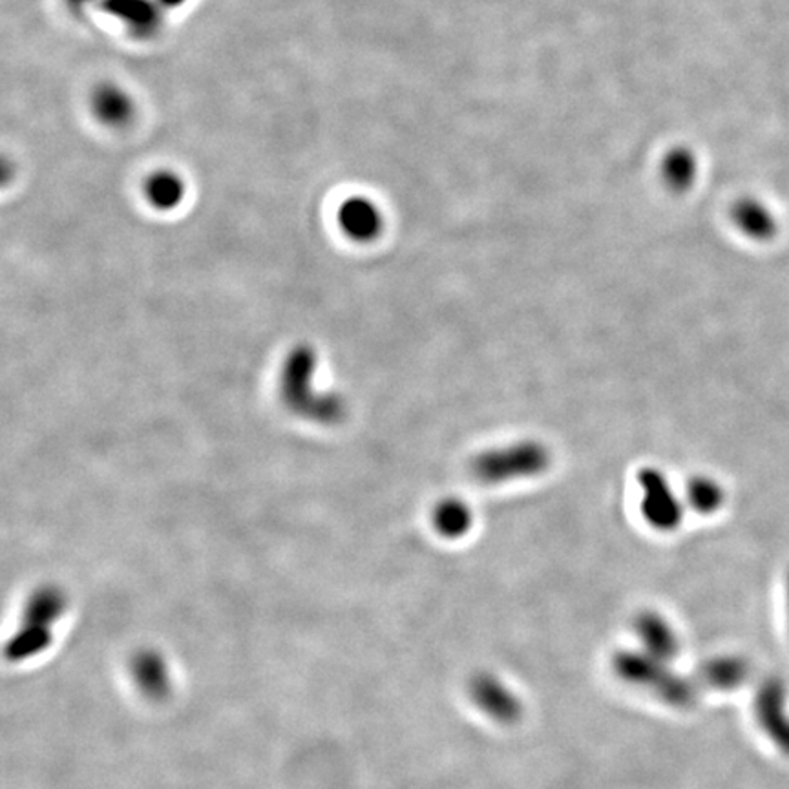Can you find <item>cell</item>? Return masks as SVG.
Listing matches in <instances>:
<instances>
[{"instance_id":"1","label":"cell","mask_w":789,"mask_h":789,"mask_svg":"<svg viewBox=\"0 0 789 789\" xmlns=\"http://www.w3.org/2000/svg\"><path fill=\"white\" fill-rule=\"evenodd\" d=\"M317 353L309 345H298L284 362L279 377V395L295 415L317 424H336L345 415L344 400L334 393H317L312 378Z\"/></svg>"},{"instance_id":"2","label":"cell","mask_w":789,"mask_h":789,"mask_svg":"<svg viewBox=\"0 0 789 789\" xmlns=\"http://www.w3.org/2000/svg\"><path fill=\"white\" fill-rule=\"evenodd\" d=\"M550 462L552 455L545 444L539 441H517L481 451L471 460L470 471L481 484L492 487L541 476Z\"/></svg>"},{"instance_id":"3","label":"cell","mask_w":789,"mask_h":789,"mask_svg":"<svg viewBox=\"0 0 789 789\" xmlns=\"http://www.w3.org/2000/svg\"><path fill=\"white\" fill-rule=\"evenodd\" d=\"M65 594L55 586H43L33 592L24 607L21 629L5 645V658L10 662H22L48 649L52 625L65 613Z\"/></svg>"},{"instance_id":"4","label":"cell","mask_w":789,"mask_h":789,"mask_svg":"<svg viewBox=\"0 0 789 789\" xmlns=\"http://www.w3.org/2000/svg\"><path fill=\"white\" fill-rule=\"evenodd\" d=\"M614 665L625 682L651 690L658 698H662L671 706L687 707L695 701V687L684 678L671 673L660 658L651 656V654L621 652L616 656Z\"/></svg>"},{"instance_id":"5","label":"cell","mask_w":789,"mask_h":789,"mask_svg":"<svg viewBox=\"0 0 789 789\" xmlns=\"http://www.w3.org/2000/svg\"><path fill=\"white\" fill-rule=\"evenodd\" d=\"M638 487L641 490L640 510L643 519L660 531H673L684 517V506L674 493L663 471L652 466L641 468L638 473Z\"/></svg>"},{"instance_id":"6","label":"cell","mask_w":789,"mask_h":789,"mask_svg":"<svg viewBox=\"0 0 789 789\" xmlns=\"http://www.w3.org/2000/svg\"><path fill=\"white\" fill-rule=\"evenodd\" d=\"M755 718L762 733L782 755L789 756V698L782 679L769 676L755 693Z\"/></svg>"},{"instance_id":"7","label":"cell","mask_w":789,"mask_h":789,"mask_svg":"<svg viewBox=\"0 0 789 789\" xmlns=\"http://www.w3.org/2000/svg\"><path fill=\"white\" fill-rule=\"evenodd\" d=\"M471 698L481 711L498 722H515L521 714V704L514 693L492 674H479L471 679Z\"/></svg>"},{"instance_id":"8","label":"cell","mask_w":789,"mask_h":789,"mask_svg":"<svg viewBox=\"0 0 789 789\" xmlns=\"http://www.w3.org/2000/svg\"><path fill=\"white\" fill-rule=\"evenodd\" d=\"M340 227L351 240L373 241L382 232V214L366 197H351L339 210Z\"/></svg>"},{"instance_id":"9","label":"cell","mask_w":789,"mask_h":789,"mask_svg":"<svg viewBox=\"0 0 789 789\" xmlns=\"http://www.w3.org/2000/svg\"><path fill=\"white\" fill-rule=\"evenodd\" d=\"M636 634L647 647V654L668 662L678 652V638L673 627L656 613H641L636 619Z\"/></svg>"},{"instance_id":"10","label":"cell","mask_w":789,"mask_h":789,"mask_svg":"<svg viewBox=\"0 0 789 789\" xmlns=\"http://www.w3.org/2000/svg\"><path fill=\"white\" fill-rule=\"evenodd\" d=\"M733 221L750 240L767 241L777 235V219L771 210L764 203L750 197L734 203Z\"/></svg>"},{"instance_id":"11","label":"cell","mask_w":789,"mask_h":789,"mask_svg":"<svg viewBox=\"0 0 789 789\" xmlns=\"http://www.w3.org/2000/svg\"><path fill=\"white\" fill-rule=\"evenodd\" d=\"M433 528L446 539H459L470 531L473 514L462 499L446 498L433 506Z\"/></svg>"},{"instance_id":"12","label":"cell","mask_w":789,"mask_h":789,"mask_svg":"<svg viewBox=\"0 0 789 789\" xmlns=\"http://www.w3.org/2000/svg\"><path fill=\"white\" fill-rule=\"evenodd\" d=\"M750 663L742 656L712 658L701 667V678L718 690L739 689L750 678Z\"/></svg>"},{"instance_id":"13","label":"cell","mask_w":789,"mask_h":789,"mask_svg":"<svg viewBox=\"0 0 789 789\" xmlns=\"http://www.w3.org/2000/svg\"><path fill=\"white\" fill-rule=\"evenodd\" d=\"M134 676L139 687L152 698H159L169 690V668L158 652H139L134 660Z\"/></svg>"},{"instance_id":"14","label":"cell","mask_w":789,"mask_h":789,"mask_svg":"<svg viewBox=\"0 0 789 789\" xmlns=\"http://www.w3.org/2000/svg\"><path fill=\"white\" fill-rule=\"evenodd\" d=\"M685 498L696 514L711 515L722 508L725 492H723L722 484L714 481L712 477L696 476L687 484Z\"/></svg>"},{"instance_id":"15","label":"cell","mask_w":789,"mask_h":789,"mask_svg":"<svg viewBox=\"0 0 789 789\" xmlns=\"http://www.w3.org/2000/svg\"><path fill=\"white\" fill-rule=\"evenodd\" d=\"M145 194L153 207L170 210L180 205L181 199L185 196V186L178 175L163 170V172H156L148 178Z\"/></svg>"},{"instance_id":"16","label":"cell","mask_w":789,"mask_h":789,"mask_svg":"<svg viewBox=\"0 0 789 789\" xmlns=\"http://www.w3.org/2000/svg\"><path fill=\"white\" fill-rule=\"evenodd\" d=\"M93 108L98 112L99 117L108 125H123L130 119L132 115L130 99L115 87L99 88L93 95Z\"/></svg>"},{"instance_id":"17","label":"cell","mask_w":789,"mask_h":789,"mask_svg":"<svg viewBox=\"0 0 789 789\" xmlns=\"http://www.w3.org/2000/svg\"><path fill=\"white\" fill-rule=\"evenodd\" d=\"M695 178V161L689 153L674 152L665 161V180L673 191H685Z\"/></svg>"},{"instance_id":"18","label":"cell","mask_w":789,"mask_h":789,"mask_svg":"<svg viewBox=\"0 0 789 789\" xmlns=\"http://www.w3.org/2000/svg\"><path fill=\"white\" fill-rule=\"evenodd\" d=\"M786 607H788V625H789V572L786 575Z\"/></svg>"}]
</instances>
